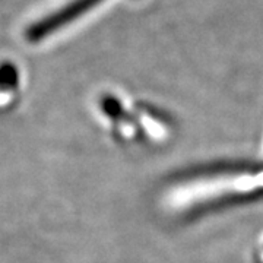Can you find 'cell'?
<instances>
[{
    "mask_svg": "<svg viewBox=\"0 0 263 263\" xmlns=\"http://www.w3.org/2000/svg\"><path fill=\"white\" fill-rule=\"evenodd\" d=\"M104 0H67L60 8L50 10L25 28L24 38L28 44L37 46L76 24L85 15L91 13Z\"/></svg>",
    "mask_w": 263,
    "mask_h": 263,
    "instance_id": "cell-1",
    "label": "cell"
},
{
    "mask_svg": "<svg viewBox=\"0 0 263 263\" xmlns=\"http://www.w3.org/2000/svg\"><path fill=\"white\" fill-rule=\"evenodd\" d=\"M259 262L263 263V245L260 247V250H259Z\"/></svg>",
    "mask_w": 263,
    "mask_h": 263,
    "instance_id": "cell-2",
    "label": "cell"
}]
</instances>
